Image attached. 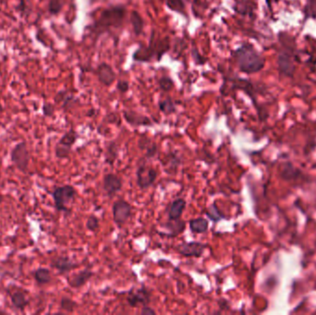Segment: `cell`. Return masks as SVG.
I'll list each match as a JSON object with an SVG mask.
<instances>
[{"mask_svg": "<svg viewBox=\"0 0 316 315\" xmlns=\"http://www.w3.org/2000/svg\"><path fill=\"white\" fill-rule=\"evenodd\" d=\"M0 179H1V172H0Z\"/></svg>", "mask_w": 316, "mask_h": 315, "instance_id": "cell-42", "label": "cell"}, {"mask_svg": "<svg viewBox=\"0 0 316 315\" xmlns=\"http://www.w3.org/2000/svg\"><path fill=\"white\" fill-rule=\"evenodd\" d=\"M33 276H34V281L39 286L47 285L52 281L51 271L50 269L45 268V267H39L36 270H34Z\"/></svg>", "mask_w": 316, "mask_h": 315, "instance_id": "cell-19", "label": "cell"}, {"mask_svg": "<svg viewBox=\"0 0 316 315\" xmlns=\"http://www.w3.org/2000/svg\"><path fill=\"white\" fill-rule=\"evenodd\" d=\"M141 314L155 315L156 314V311L153 308H150V307H148L147 305L142 306L141 310Z\"/></svg>", "mask_w": 316, "mask_h": 315, "instance_id": "cell-38", "label": "cell"}, {"mask_svg": "<svg viewBox=\"0 0 316 315\" xmlns=\"http://www.w3.org/2000/svg\"><path fill=\"white\" fill-rule=\"evenodd\" d=\"M307 17L316 18V0H309L305 8Z\"/></svg>", "mask_w": 316, "mask_h": 315, "instance_id": "cell-35", "label": "cell"}, {"mask_svg": "<svg viewBox=\"0 0 316 315\" xmlns=\"http://www.w3.org/2000/svg\"><path fill=\"white\" fill-rule=\"evenodd\" d=\"M165 163H164L165 170L167 173H176L181 164L180 155L177 153H171L165 156Z\"/></svg>", "mask_w": 316, "mask_h": 315, "instance_id": "cell-21", "label": "cell"}, {"mask_svg": "<svg viewBox=\"0 0 316 315\" xmlns=\"http://www.w3.org/2000/svg\"><path fill=\"white\" fill-rule=\"evenodd\" d=\"M126 8L123 6H114L103 10L95 22V28L105 32L110 28H118L122 25L126 16Z\"/></svg>", "mask_w": 316, "mask_h": 315, "instance_id": "cell-2", "label": "cell"}, {"mask_svg": "<svg viewBox=\"0 0 316 315\" xmlns=\"http://www.w3.org/2000/svg\"><path fill=\"white\" fill-rule=\"evenodd\" d=\"M62 0H49L47 4V11L51 16L59 15L63 9Z\"/></svg>", "mask_w": 316, "mask_h": 315, "instance_id": "cell-28", "label": "cell"}, {"mask_svg": "<svg viewBox=\"0 0 316 315\" xmlns=\"http://www.w3.org/2000/svg\"><path fill=\"white\" fill-rule=\"evenodd\" d=\"M157 177V170L151 165L142 164L137 167L136 183L141 189H149L156 182Z\"/></svg>", "mask_w": 316, "mask_h": 315, "instance_id": "cell-8", "label": "cell"}, {"mask_svg": "<svg viewBox=\"0 0 316 315\" xmlns=\"http://www.w3.org/2000/svg\"><path fill=\"white\" fill-rule=\"evenodd\" d=\"M78 303L68 297H62L59 302V309L66 312H73L77 309Z\"/></svg>", "mask_w": 316, "mask_h": 315, "instance_id": "cell-26", "label": "cell"}, {"mask_svg": "<svg viewBox=\"0 0 316 315\" xmlns=\"http://www.w3.org/2000/svg\"><path fill=\"white\" fill-rule=\"evenodd\" d=\"M186 206H187V203L182 198H178V199L174 200L173 202H171L166 207V213H167L168 219L176 220V219H181Z\"/></svg>", "mask_w": 316, "mask_h": 315, "instance_id": "cell-16", "label": "cell"}, {"mask_svg": "<svg viewBox=\"0 0 316 315\" xmlns=\"http://www.w3.org/2000/svg\"><path fill=\"white\" fill-rule=\"evenodd\" d=\"M165 5L169 10L176 12H183L185 10L183 0H165Z\"/></svg>", "mask_w": 316, "mask_h": 315, "instance_id": "cell-31", "label": "cell"}, {"mask_svg": "<svg viewBox=\"0 0 316 315\" xmlns=\"http://www.w3.org/2000/svg\"><path fill=\"white\" fill-rule=\"evenodd\" d=\"M55 113V107L49 103H44L43 106V114L44 116H52Z\"/></svg>", "mask_w": 316, "mask_h": 315, "instance_id": "cell-36", "label": "cell"}, {"mask_svg": "<svg viewBox=\"0 0 316 315\" xmlns=\"http://www.w3.org/2000/svg\"><path fill=\"white\" fill-rule=\"evenodd\" d=\"M207 245L199 241H190V243H183L179 244L176 247V251L180 253V255L188 258H201L204 254Z\"/></svg>", "mask_w": 316, "mask_h": 315, "instance_id": "cell-10", "label": "cell"}, {"mask_svg": "<svg viewBox=\"0 0 316 315\" xmlns=\"http://www.w3.org/2000/svg\"><path fill=\"white\" fill-rule=\"evenodd\" d=\"M55 100H56L57 103H61L62 104L61 105L62 108H64L65 110H67V109H68L69 107L72 106V104L74 103V96H73L72 94L66 92V91H60L56 95Z\"/></svg>", "mask_w": 316, "mask_h": 315, "instance_id": "cell-23", "label": "cell"}, {"mask_svg": "<svg viewBox=\"0 0 316 315\" xmlns=\"http://www.w3.org/2000/svg\"><path fill=\"white\" fill-rule=\"evenodd\" d=\"M16 10L18 11H20V13L21 15L27 14L28 11H27V4L25 2V0H20L19 1V4L16 7Z\"/></svg>", "mask_w": 316, "mask_h": 315, "instance_id": "cell-37", "label": "cell"}, {"mask_svg": "<svg viewBox=\"0 0 316 315\" xmlns=\"http://www.w3.org/2000/svg\"><path fill=\"white\" fill-rule=\"evenodd\" d=\"M77 190L71 185L58 186L52 191L54 206L59 213H70L68 205L76 199Z\"/></svg>", "mask_w": 316, "mask_h": 315, "instance_id": "cell-4", "label": "cell"}, {"mask_svg": "<svg viewBox=\"0 0 316 315\" xmlns=\"http://www.w3.org/2000/svg\"><path fill=\"white\" fill-rule=\"evenodd\" d=\"M168 49H169V40H168V38L158 40L156 43L155 38H154V32H153L149 46H147V47L141 46L133 55V58H134L135 61L143 62V61H150V59L156 56V58L159 61L162 56L166 51H168Z\"/></svg>", "mask_w": 316, "mask_h": 315, "instance_id": "cell-3", "label": "cell"}, {"mask_svg": "<svg viewBox=\"0 0 316 315\" xmlns=\"http://www.w3.org/2000/svg\"><path fill=\"white\" fill-rule=\"evenodd\" d=\"M92 276H93V273L92 270L85 268L82 271L75 273L67 277V283L68 286L72 288H80L84 285H86L88 282L90 281Z\"/></svg>", "mask_w": 316, "mask_h": 315, "instance_id": "cell-14", "label": "cell"}, {"mask_svg": "<svg viewBox=\"0 0 316 315\" xmlns=\"http://www.w3.org/2000/svg\"><path fill=\"white\" fill-rule=\"evenodd\" d=\"M31 154L28 150L26 141H20L16 143L10 153V160L17 169L22 173H28Z\"/></svg>", "mask_w": 316, "mask_h": 315, "instance_id": "cell-5", "label": "cell"}, {"mask_svg": "<svg viewBox=\"0 0 316 315\" xmlns=\"http://www.w3.org/2000/svg\"><path fill=\"white\" fill-rule=\"evenodd\" d=\"M190 231L193 234H203L207 232L209 228V222L208 220L204 217H197L190 220L189 222Z\"/></svg>", "mask_w": 316, "mask_h": 315, "instance_id": "cell-20", "label": "cell"}, {"mask_svg": "<svg viewBox=\"0 0 316 315\" xmlns=\"http://www.w3.org/2000/svg\"><path fill=\"white\" fill-rule=\"evenodd\" d=\"M297 171H299V170L294 168L291 164H287V167H284V169L281 172V177H282L283 180H294L300 175L296 174Z\"/></svg>", "mask_w": 316, "mask_h": 315, "instance_id": "cell-32", "label": "cell"}, {"mask_svg": "<svg viewBox=\"0 0 316 315\" xmlns=\"http://www.w3.org/2000/svg\"><path fill=\"white\" fill-rule=\"evenodd\" d=\"M6 291L15 310H19L21 312L25 311V309L29 306L30 302H31L29 292L25 289L23 287H20L16 285H10L6 288Z\"/></svg>", "mask_w": 316, "mask_h": 315, "instance_id": "cell-6", "label": "cell"}, {"mask_svg": "<svg viewBox=\"0 0 316 315\" xmlns=\"http://www.w3.org/2000/svg\"><path fill=\"white\" fill-rule=\"evenodd\" d=\"M278 67L279 70L282 74L287 76H291L294 72V66L292 63L291 59L286 54H280L278 57Z\"/></svg>", "mask_w": 316, "mask_h": 315, "instance_id": "cell-22", "label": "cell"}, {"mask_svg": "<svg viewBox=\"0 0 316 315\" xmlns=\"http://www.w3.org/2000/svg\"><path fill=\"white\" fill-rule=\"evenodd\" d=\"M86 228L88 230L92 231V232H95L99 228V219L98 216H95L94 214H92L88 217L87 221H86Z\"/></svg>", "mask_w": 316, "mask_h": 315, "instance_id": "cell-33", "label": "cell"}, {"mask_svg": "<svg viewBox=\"0 0 316 315\" xmlns=\"http://www.w3.org/2000/svg\"><path fill=\"white\" fill-rule=\"evenodd\" d=\"M141 140L143 141V144L146 146H141L140 148L146 149V157L147 158H153L154 156H156V154H157V146H156V143L152 142L149 140H147V141H145V140H143V139H141ZM139 144H141V143H139Z\"/></svg>", "mask_w": 316, "mask_h": 315, "instance_id": "cell-30", "label": "cell"}, {"mask_svg": "<svg viewBox=\"0 0 316 315\" xmlns=\"http://www.w3.org/2000/svg\"><path fill=\"white\" fill-rule=\"evenodd\" d=\"M118 156V147L116 142L111 141L107 143L106 147V163L108 165H113Z\"/></svg>", "mask_w": 316, "mask_h": 315, "instance_id": "cell-24", "label": "cell"}, {"mask_svg": "<svg viewBox=\"0 0 316 315\" xmlns=\"http://www.w3.org/2000/svg\"><path fill=\"white\" fill-rule=\"evenodd\" d=\"M163 228H165V232L159 233V235L166 238H176L184 231L186 223L181 219L176 220L168 219V221L165 222Z\"/></svg>", "mask_w": 316, "mask_h": 315, "instance_id": "cell-15", "label": "cell"}, {"mask_svg": "<svg viewBox=\"0 0 316 315\" xmlns=\"http://www.w3.org/2000/svg\"><path fill=\"white\" fill-rule=\"evenodd\" d=\"M124 118L126 122L133 126H151V119L149 117L142 115H139L135 112L124 111Z\"/></svg>", "mask_w": 316, "mask_h": 315, "instance_id": "cell-18", "label": "cell"}, {"mask_svg": "<svg viewBox=\"0 0 316 315\" xmlns=\"http://www.w3.org/2000/svg\"><path fill=\"white\" fill-rule=\"evenodd\" d=\"M3 111H4V108H3V107L0 105V114H1V113Z\"/></svg>", "mask_w": 316, "mask_h": 315, "instance_id": "cell-41", "label": "cell"}, {"mask_svg": "<svg viewBox=\"0 0 316 315\" xmlns=\"http://www.w3.org/2000/svg\"><path fill=\"white\" fill-rule=\"evenodd\" d=\"M131 22L134 34L140 35L143 30V19L141 18V15L139 14V12H137L135 10H133L131 14Z\"/></svg>", "mask_w": 316, "mask_h": 315, "instance_id": "cell-25", "label": "cell"}, {"mask_svg": "<svg viewBox=\"0 0 316 315\" xmlns=\"http://www.w3.org/2000/svg\"><path fill=\"white\" fill-rule=\"evenodd\" d=\"M158 107H159L160 111L164 113L165 115H171L176 111V105L171 98L159 101Z\"/></svg>", "mask_w": 316, "mask_h": 315, "instance_id": "cell-27", "label": "cell"}, {"mask_svg": "<svg viewBox=\"0 0 316 315\" xmlns=\"http://www.w3.org/2000/svg\"><path fill=\"white\" fill-rule=\"evenodd\" d=\"M122 186V179L117 174L107 173L103 178V189L109 198L117 195L121 190Z\"/></svg>", "mask_w": 316, "mask_h": 315, "instance_id": "cell-12", "label": "cell"}, {"mask_svg": "<svg viewBox=\"0 0 316 315\" xmlns=\"http://www.w3.org/2000/svg\"><path fill=\"white\" fill-rule=\"evenodd\" d=\"M4 200H5V196L2 194V192L0 191V204H2L3 202H4Z\"/></svg>", "mask_w": 316, "mask_h": 315, "instance_id": "cell-40", "label": "cell"}, {"mask_svg": "<svg viewBox=\"0 0 316 315\" xmlns=\"http://www.w3.org/2000/svg\"><path fill=\"white\" fill-rule=\"evenodd\" d=\"M276 1H278V0H276Z\"/></svg>", "mask_w": 316, "mask_h": 315, "instance_id": "cell-43", "label": "cell"}, {"mask_svg": "<svg viewBox=\"0 0 316 315\" xmlns=\"http://www.w3.org/2000/svg\"><path fill=\"white\" fill-rule=\"evenodd\" d=\"M98 75L99 82L107 86L111 85L116 79V74L113 68L107 63L100 64L98 66Z\"/></svg>", "mask_w": 316, "mask_h": 315, "instance_id": "cell-17", "label": "cell"}, {"mask_svg": "<svg viewBox=\"0 0 316 315\" xmlns=\"http://www.w3.org/2000/svg\"><path fill=\"white\" fill-rule=\"evenodd\" d=\"M77 139H78V134L76 131L72 129L67 131L55 146L56 157L59 159L68 158L71 153L72 146L75 144Z\"/></svg>", "mask_w": 316, "mask_h": 315, "instance_id": "cell-7", "label": "cell"}, {"mask_svg": "<svg viewBox=\"0 0 316 315\" xmlns=\"http://www.w3.org/2000/svg\"><path fill=\"white\" fill-rule=\"evenodd\" d=\"M233 56L241 72L253 74L259 72L264 67V59L252 44H242L235 50Z\"/></svg>", "mask_w": 316, "mask_h": 315, "instance_id": "cell-1", "label": "cell"}, {"mask_svg": "<svg viewBox=\"0 0 316 315\" xmlns=\"http://www.w3.org/2000/svg\"><path fill=\"white\" fill-rule=\"evenodd\" d=\"M158 84L163 91L168 92L174 86V82L171 80V78L165 76V77L161 78L158 81Z\"/></svg>", "mask_w": 316, "mask_h": 315, "instance_id": "cell-34", "label": "cell"}, {"mask_svg": "<svg viewBox=\"0 0 316 315\" xmlns=\"http://www.w3.org/2000/svg\"><path fill=\"white\" fill-rule=\"evenodd\" d=\"M206 215L209 217L213 222H218L220 220L224 219L225 216L219 212L218 208L216 207L215 204H211L208 209L206 210Z\"/></svg>", "mask_w": 316, "mask_h": 315, "instance_id": "cell-29", "label": "cell"}, {"mask_svg": "<svg viewBox=\"0 0 316 315\" xmlns=\"http://www.w3.org/2000/svg\"><path fill=\"white\" fill-rule=\"evenodd\" d=\"M117 89L122 92H125L129 90V83L127 82H119L117 83Z\"/></svg>", "mask_w": 316, "mask_h": 315, "instance_id": "cell-39", "label": "cell"}, {"mask_svg": "<svg viewBox=\"0 0 316 315\" xmlns=\"http://www.w3.org/2000/svg\"><path fill=\"white\" fill-rule=\"evenodd\" d=\"M49 264H50L51 268H53L56 271H58V273L60 275L67 274L68 272H70L79 266L77 262H74L68 256H64V255H59V256L54 257L50 261Z\"/></svg>", "mask_w": 316, "mask_h": 315, "instance_id": "cell-13", "label": "cell"}, {"mask_svg": "<svg viewBox=\"0 0 316 315\" xmlns=\"http://www.w3.org/2000/svg\"><path fill=\"white\" fill-rule=\"evenodd\" d=\"M127 301L131 307L148 305L151 301V292L142 286L139 288H132L127 297Z\"/></svg>", "mask_w": 316, "mask_h": 315, "instance_id": "cell-11", "label": "cell"}, {"mask_svg": "<svg viewBox=\"0 0 316 315\" xmlns=\"http://www.w3.org/2000/svg\"><path fill=\"white\" fill-rule=\"evenodd\" d=\"M132 213V204L123 199H118L114 202L112 205V215L114 223L118 228H121L124 224L131 219Z\"/></svg>", "mask_w": 316, "mask_h": 315, "instance_id": "cell-9", "label": "cell"}]
</instances>
